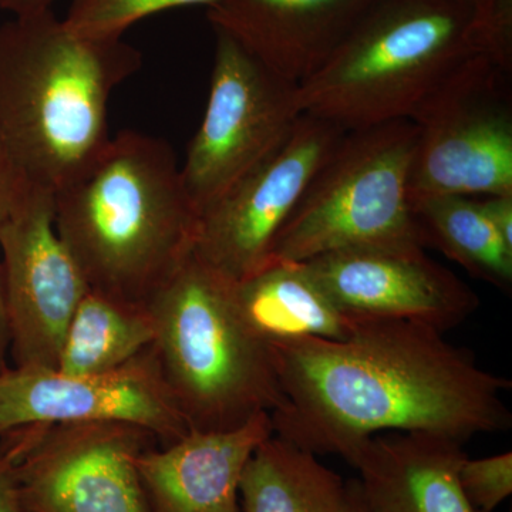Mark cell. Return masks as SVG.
I'll use <instances>...</instances> for the list:
<instances>
[{
	"label": "cell",
	"mask_w": 512,
	"mask_h": 512,
	"mask_svg": "<svg viewBox=\"0 0 512 512\" xmlns=\"http://www.w3.org/2000/svg\"><path fill=\"white\" fill-rule=\"evenodd\" d=\"M87 423L130 424L165 444L191 431L151 348L101 375L19 366L0 372V437L26 427Z\"/></svg>",
	"instance_id": "8fae6325"
},
{
	"label": "cell",
	"mask_w": 512,
	"mask_h": 512,
	"mask_svg": "<svg viewBox=\"0 0 512 512\" xmlns=\"http://www.w3.org/2000/svg\"><path fill=\"white\" fill-rule=\"evenodd\" d=\"M154 336L147 308L89 291L64 333L56 369L80 376L113 372L151 348Z\"/></svg>",
	"instance_id": "d6986e66"
},
{
	"label": "cell",
	"mask_w": 512,
	"mask_h": 512,
	"mask_svg": "<svg viewBox=\"0 0 512 512\" xmlns=\"http://www.w3.org/2000/svg\"><path fill=\"white\" fill-rule=\"evenodd\" d=\"M141 69L121 39L73 33L53 9L0 26V144L30 184L57 194L109 146V101Z\"/></svg>",
	"instance_id": "7a4b0ae2"
},
{
	"label": "cell",
	"mask_w": 512,
	"mask_h": 512,
	"mask_svg": "<svg viewBox=\"0 0 512 512\" xmlns=\"http://www.w3.org/2000/svg\"><path fill=\"white\" fill-rule=\"evenodd\" d=\"M198 214L173 147L121 131L55 195V227L89 291L146 308L192 254Z\"/></svg>",
	"instance_id": "3957f363"
},
{
	"label": "cell",
	"mask_w": 512,
	"mask_h": 512,
	"mask_svg": "<svg viewBox=\"0 0 512 512\" xmlns=\"http://www.w3.org/2000/svg\"><path fill=\"white\" fill-rule=\"evenodd\" d=\"M336 512H367L360 494L359 481L349 480L345 483V495Z\"/></svg>",
	"instance_id": "f1b7e54d"
},
{
	"label": "cell",
	"mask_w": 512,
	"mask_h": 512,
	"mask_svg": "<svg viewBox=\"0 0 512 512\" xmlns=\"http://www.w3.org/2000/svg\"><path fill=\"white\" fill-rule=\"evenodd\" d=\"M416 144L410 120L346 131L276 239L271 264L375 245L426 248L410 195Z\"/></svg>",
	"instance_id": "8992f818"
},
{
	"label": "cell",
	"mask_w": 512,
	"mask_h": 512,
	"mask_svg": "<svg viewBox=\"0 0 512 512\" xmlns=\"http://www.w3.org/2000/svg\"><path fill=\"white\" fill-rule=\"evenodd\" d=\"M221 0H72L63 19L76 35L92 40H117L134 23L165 10L205 6Z\"/></svg>",
	"instance_id": "44dd1931"
},
{
	"label": "cell",
	"mask_w": 512,
	"mask_h": 512,
	"mask_svg": "<svg viewBox=\"0 0 512 512\" xmlns=\"http://www.w3.org/2000/svg\"><path fill=\"white\" fill-rule=\"evenodd\" d=\"M380 0H221L207 9L269 69L295 84L313 76Z\"/></svg>",
	"instance_id": "5bb4252c"
},
{
	"label": "cell",
	"mask_w": 512,
	"mask_h": 512,
	"mask_svg": "<svg viewBox=\"0 0 512 512\" xmlns=\"http://www.w3.org/2000/svg\"><path fill=\"white\" fill-rule=\"evenodd\" d=\"M464 443L423 431H390L345 457L359 471L367 512H480L461 490Z\"/></svg>",
	"instance_id": "2e32d148"
},
{
	"label": "cell",
	"mask_w": 512,
	"mask_h": 512,
	"mask_svg": "<svg viewBox=\"0 0 512 512\" xmlns=\"http://www.w3.org/2000/svg\"><path fill=\"white\" fill-rule=\"evenodd\" d=\"M272 434L271 414L261 413L238 429L190 431L161 450L148 447L138 458L148 512H241L242 471Z\"/></svg>",
	"instance_id": "9a60e30c"
},
{
	"label": "cell",
	"mask_w": 512,
	"mask_h": 512,
	"mask_svg": "<svg viewBox=\"0 0 512 512\" xmlns=\"http://www.w3.org/2000/svg\"><path fill=\"white\" fill-rule=\"evenodd\" d=\"M284 403L274 434L312 454L350 451L390 431H423L466 443L511 429L505 377L487 372L446 333L406 320L362 319L343 340L269 345Z\"/></svg>",
	"instance_id": "6da1fadb"
},
{
	"label": "cell",
	"mask_w": 512,
	"mask_h": 512,
	"mask_svg": "<svg viewBox=\"0 0 512 512\" xmlns=\"http://www.w3.org/2000/svg\"><path fill=\"white\" fill-rule=\"evenodd\" d=\"M424 245L439 248L468 275L494 288H512V248L485 217L478 198L429 195L413 201Z\"/></svg>",
	"instance_id": "ffe728a7"
},
{
	"label": "cell",
	"mask_w": 512,
	"mask_h": 512,
	"mask_svg": "<svg viewBox=\"0 0 512 512\" xmlns=\"http://www.w3.org/2000/svg\"><path fill=\"white\" fill-rule=\"evenodd\" d=\"M10 343L8 308H6L5 286H3L2 268H0V372L6 369L3 366L5 349Z\"/></svg>",
	"instance_id": "83f0119b"
},
{
	"label": "cell",
	"mask_w": 512,
	"mask_h": 512,
	"mask_svg": "<svg viewBox=\"0 0 512 512\" xmlns=\"http://www.w3.org/2000/svg\"><path fill=\"white\" fill-rule=\"evenodd\" d=\"M15 464L13 448H0V512H23L16 484Z\"/></svg>",
	"instance_id": "d4e9b609"
},
{
	"label": "cell",
	"mask_w": 512,
	"mask_h": 512,
	"mask_svg": "<svg viewBox=\"0 0 512 512\" xmlns=\"http://www.w3.org/2000/svg\"><path fill=\"white\" fill-rule=\"evenodd\" d=\"M345 133L302 114L271 156L201 212L192 255L231 282L271 264L276 239Z\"/></svg>",
	"instance_id": "9c48e42d"
},
{
	"label": "cell",
	"mask_w": 512,
	"mask_h": 512,
	"mask_svg": "<svg viewBox=\"0 0 512 512\" xmlns=\"http://www.w3.org/2000/svg\"><path fill=\"white\" fill-rule=\"evenodd\" d=\"M53 2L55 0H0V10L12 13L13 16L26 15L52 9Z\"/></svg>",
	"instance_id": "4316f807"
},
{
	"label": "cell",
	"mask_w": 512,
	"mask_h": 512,
	"mask_svg": "<svg viewBox=\"0 0 512 512\" xmlns=\"http://www.w3.org/2000/svg\"><path fill=\"white\" fill-rule=\"evenodd\" d=\"M461 2L467 3V5H470L471 8H476L478 0H461Z\"/></svg>",
	"instance_id": "f546056e"
},
{
	"label": "cell",
	"mask_w": 512,
	"mask_h": 512,
	"mask_svg": "<svg viewBox=\"0 0 512 512\" xmlns=\"http://www.w3.org/2000/svg\"><path fill=\"white\" fill-rule=\"evenodd\" d=\"M154 439L123 423L26 427L16 436L23 512H148L138 458Z\"/></svg>",
	"instance_id": "30bf717a"
},
{
	"label": "cell",
	"mask_w": 512,
	"mask_h": 512,
	"mask_svg": "<svg viewBox=\"0 0 512 512\" xmlns=\"http://www.w3.org/2000/svg\"><path fill=\"white\" fill-rule=\"evenodd\" d=\"M301 264L356 319L406 320L447 333L480 306L477 293L421 245L340 249Z\"/></svg>",
	"instance_id": "4fadbf2b"
},
{
	"label": "cell",
	"mask_w": 512,
	"mask_h": 512,
	"mask_svg": "<svg viewBox=\"0 0 512 512\" xmlns=\"http://www.w3.org/2000/svg\"><path fill=\"white\" fill-rule=\"evenodd\" d=\"M481 52L461 0H380L328 62L298 86L302 114L348 130L409 120L468 57Z\"/></svg>",
	"instance_id": "5b68a950"
},
{
	"label": "cell",
	"mask_w": 512,
	"mask_h": 512,
	"mask_svg": "<svg viewBox=\"0 0 512 512\" xmlns=\"http://www.w3.org/2000/svg\"><path fill=\"white\" fill-rule=\"evenodd\" d=\"M3 286L16 366L56 369L64 333L89 292L55 227V194L32 187L0 225Z\"/></svg>",
	"instance_id": "7c38bea8"
},
{
	"label": "cell",
	"mask_w": 512,
	"mask_h": 512,
	"mask_svg": "<svg viewBox=\"0 0 512 512\" xmlns=\"http://www.w3.org/2000/svg\"><path fill=\"white\" fill-rule=\"evenodd\" d=\"M511 73L476 53L420 101L409 119L417 128L412 202L512 194Z\"/></svg>",
	"instance_id": "52a82bcc"
},
{
	"label": "cell",
	"mask_w": 512,
	"mask_h": 512,
	"mask_svg": "<svg viewBox=\"0 0 512 512\" xmlns=\"http://www.w3.org/2000/svg\"><path fill=\"white\" fill-rule=\"evenodd\" d=\"M232 299L242 323L266 346L306 338L343 340L362 322L343 312L295 262H272L232 282Z\"/></svg>",
	"instance_id": "e0dca14e"
},
{
	"label": "cell",
	"mask_w": 512,
	"mask_h": 512,
	"mask_svg": "<svg viewBox=\"0 0 512 512\" xmlns=\"http://www.w3.org/2000/svg\"><path fill=\"white\" fill-rule=\"evenodd\" d=\"M474 23L481 52L512 72V0H478Z\"/></svg>",
	"instance_id": "603a6c76"
},
{
	"label": "cell",
	"mask_w": 512,
	"mask_h": 512,
	"mask_svg": "<svg viewBox=\"0 0 512 512\" xmlns=\"http://www.w3.org/2000/svg\"><path fill=\"white\" fill-rule=\"evenodd\" d=\"M32 187L36 185L29 183L0 144V225L8 220Z\"/></svg>",
	"instance_id": "cb8c5ba5"
},
{
	"label": "cell",
	"mask_w": 512,
	"mask_h": 512,
	"mask_svg": "<svg viewBox=\"0 0 512 512\" xmlns=\"http://www.w3.org/2000/svg\"><path fill=\"white\" fill-rule=\"evenodd\" d=\"M461 490L477 511L493 512L512 493V453L466 458L458 470Z\"/></svg>",
	"instance_id": "7402d4cb"
},
{
	"label": "cell",
	"mask_w": 512,
	"mask_h": 512,
	"mask_svg": "<svg viewBox=\"0 0 512 512\" xmlns=\"http://www.w3.org/2000/svg\"><path fill=\"white\" fill-rule=\"evenodd\" d=\"M153 350L191 431H228L284 403L271 349L239 318L232 282L194 255L154 292Z\"/></svg>",
	"instance_id": "277c9868"
},
{
	"label": "cell",
	"mask_w": 512,
	"mask_h": 512,
	"mask_svg": "<svg viewBox=\"0 0 512 512\" xmlns=\"http://www.w3.org/2000/svg\"><path fill=\"white\" fill-rule=\"evenodd\" d=\"M343 495L338 473L274 434L256 447L239 481L244 512H336Z\"/></svg>",
	"instance_id": "ac0fdd59"
},
{
	"label": "cell",
	"mask_w": 512,
	"mask_h": 512,
	"mask_svg": "<svg viewBox=\"0 0 512 512\" xmlns=\"http://www.w3.org/2000/svg\"><path fill=\"white\" fill-rule=\"evenodd\" d=\"M214 32L210 96L181 165L198 217L271 156L302 116L298 84L266 67L224 30Z\"/></svg>",
	"instance_id": "ba28073f"
},
{
	"label": "cell",
	"mask_w": 512,
	"mask_h": 512,
	"mask_svg": "<svg viewBox=\"0 0 512 512\" xmlns=\"http://www.w3.org/2000/svg\"><path fill=\"white\" fill-rule=\"evenodd\" d=\"M478 201L495 231L512 248V194L490 195Z\"/></svg>",
	"instance_id": "484cf974"
}]
</instances>
